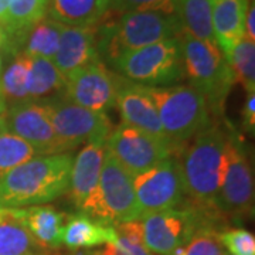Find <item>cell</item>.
I'll return each instance as SVG.
<instances>
[{
	"mask_svg": "<svg viewBox=\"0 0 255 255\" xmlns=\"http://www.w3.org/2000/svg\"><path fill=\"white\" fill-rule=\"evenodd\" d=\"M71 153L37 156L0 179V209H24L55 200L68 190Z\"/></svg>",
	"mask_w": 255,
	"mask_h": 255,
	"instance_id": "6da1fadb",
	"label": "cell"
},
{
	"mask_svg": "<svg viewBox=\"0 0 255 255\" xmlns=\"http://www.w3.org/2000/svg\"><path fill=\"white\" fill-rule=\"evenodd\" d=\"M228 135L220 127L209 125L183 153L182 170L184 194L200 209H217L226 166Z\"/></svg>",
	"mask_w": 255,
	"mask_h": 255,
	"instance_id": "7a4b0ae2",
	"label": "cell"
},
{
	"mask_svg": "<svg viewBox=\"0 0 255 255\" xmlns=\"http://www.w3.org/2000/svg\"><path fill=\"white\" fill-rule=\"evenodd\" d=\"M182 33L177 14L159 11H133L98 21V53L107 61L150 46L176 38Z\"/></svg>",
	"mask_w": 255,
	"mask_h": 255,
	"instance_id": "3957f363",
	"label": "cell"
},
{
	"mask_svg": "<svg viewBox=\"0 0 255 255\" xmlns=\"http://www.w3.org/2000/svg\"><path fill=\"white\" fill-rule=\"evenodd\" d=\"M145 91L157 111L164 135L177 152L210 125L209 104L193 85L145 87Z\"/></svg>",
	"mask_w": 255,
	"mask_h": 255,
	"instance_id": "277c9868",
	"label": "cell"
},
{
	"mask_svg": "<svg viewBox=\"0 0 255 255\" xmlns=\"http://www.w3.org/2000/svg\"><path fill=\"white\" fill-rule=\"evenodd\" d=\"M184 77L204 95L210 112L221 114L231 84L233 71L217 44L199 40L182 31L179 37Z\"/></svg>",
	"mask_w": 255,
	"mask_h": 255,
	"instance_id": "5b68a950",
	"label": "cell"
},
{
	"mask_svg": "<svg viewBox=\"0 0 255 255\" xmlns=\"http://www.w3.org/2000/svg\"><path fill=\"white\" fill-rule=\"evenodd\" d=\"M82 210L91 219L107 226L140 220L133 176L111 155L107 147L98 186Z\"/></svg>",
	"mask_w": 255,
	"mask_h": 255,
	"instance_id": "8992f818",
	"label": "cell"
},
{
	"mask_svg": "<svg viewBox=\"0 0 255 255\" xmlns=\"http://www.w3.org/2000/svg\"><path fill=\"white\" fill-rule=\"evenodd\" d=\"M112 65L125 80L145 87H170L184 78L177 37L121 55Z\"/></svg>",
	"mask_w": 255,
	"mask_h": 255,
	"instance_id": "52a82bcc",
	"label": "cell"
},
{
	"mask_svg": "<svg viewBox=\"0 0 255 255\" xmlns=\"http://www.w3.org/2000/svg\"><path fill=\"white\" fill-rule=\"evenodd\" d=\"M43 104L47 107L55 135L67 152L84 142L110 136L112 124L105 112L87 110L57 97L48 98Z\"/></svg>",
	"mask_w": 255,
	"mask_h": 255,
	"instance_id": "ba28073f",
	"label": "cell"
},
{
	"mask_svg": "<svg viewBox=\"0 0 255 255\" xmlns=\"http://www.w3.org/2000/svg\"><path fill=\"white\" fill-rule=\"evenodd\" d=\"M133 189L140 220L153 213L177 209L186 197L180 163L173 157L164 159L143 173L136 174Z\"/></svg>",
	"mask_w": 255,
	"mask_h": 255,
	"instance_id": "9c48e42d",
	"label": "cell"
},
{
	"mask_svg": "<svg viewBox=\"0 0 255 255\" xmlns=\"http://www.w3.org/2000/svg\"><path fill=\"white\" fill-rule=\"evenodd\" d=\"M107 150L133 177L177 152L170 142L160 140L124 124L112 128L107 139Z\"/></svg>",
	"mask_w": 255,
	"mask_h": 255,
	"instance_id": "30bf717a",
	"label": "cell"
},
{
	"mask_svg": "<svg viewBox=\"0 0 255 255\" xmlns=\"http://www.w3.org/2000/svg\"><path fill=\"white\" fill-rule=\"evenodd\" d=\"M200 211L170 209L145 217L142 220V230L146 248L159 255L173 254L197 231L206 228L201 224L204 209Z\"/></svg>",
	"mask_w": 255,
	"mask_h": 255,
	"instance_id": "8fae6325",
	"label": "cell"
},
{
	"mask_svg": "<svg viewBox=\"0 0 255 255\" xmlns=\"http://www.w3.org/2000/svg\"><path fill=\"white\" fill-rule=\"evenodd\" d=\"M3 128L26 140L38 156L67 153L55 135L47 107L43 102L26 101L10 105L3 118Z\"/></svg>",
	"mask_w": 255,
	"mask_h": 255,
	"instance_id": "7c38bea8",
	"label": "cell"
},
{
	"mask_svg": "<svg viewBox=\"0 0 255 255\" xmlns=\"http://www.w3.org/2000/svg\"><path fill=\"white\" fill-rule=\"evenodd\" d=\"M122 77L97 61L65 78L64 98L87 110L105 112L115 105Z\"/></svg>",
	"mask_w": 255,
	"mask_h": 255,
	"instance_id": "4fadbf2b",
	"label": "cell"
},
{
	"mask_svg": "<svg viewBox=\"0 0 255 255\" xmlns=\"http://www.w3.org/2000/svg\"><path fill=\"white\" fill-rule=\"evenodd\" d=\"M217 207L233 214H250L254 209V179L246 149L236 135H228L226 166Z\"/></svg>",
	"mask_w": 255,
	"mask_h": 255,
	"instance_id": "5bb4252c",
	"label": "cell"
},
{
	"mask_svg": "<svg viewBox=\"0 0 255 255\" xmlns=\"http://www.w3.org/2000/svg\"><path fill=\"white\" fill-rule=\"evenodd\" d=\"M101 61L98 53V24L63 26L60 44L53 63L64 78L92 63Z\"/></svg>",
	"mask_w": 255,
	"mask_h": 255,
	"instance_id": "9a60e30c",
	"label": "cell"
},
{
	"mask_svg": "<svg viewBox=\"0 0 255 255\" xmlns=\"http://www.w3.org/2000/svg\"><path fill=\"white\" fill-rule=\"evenodd\" d=\"M115 105L118 107L124 125L135 128L147 135L169 142L162 129L155 105L150 97L146 94L145 85L129 81L122 77L117 92Z\"/></svg>",
	"mask_w": 255,
	"mask_h": 255,
	"instance_id": "2e32d148",
	"label": "cell"
},
{
	"mask_svg": "<svg viewBox=\"0 0 255 255\" xmlns=\"http://www.w3.org/2000/svg\"><path fill=\"white\" fill-rule=\"evenodd\" d=\"M105 147L107 139L90 140L77 155L75 160H73L68 193L71 201L78 209H82L85 201L91 197L98 186Z\"/></svg>",
	"mask_w": 255,
	"mask_h": 255,
	"instance_id": "e0dca14e",
	"label": "cell"
},
{
	"mask_svg": "<svg viewBox=\"0 0 255 255\" xmlns=\"http://www.w3.org/2000/svg\"><path fill=\"white\" fill-rule=\"evenodd\" d=\"M250 0H211V21L216 43L227 58L246 34Z\"/></svg>",
	"mask_w": 255,
	"mask_h": 255,
	"instance_id": "ac0fdd59",
	"label": "cell"
},
{
	"mask_svg": "<svg viewBox=\"0 0 255 255\" xmlns=\"http://www.w3.org/2000/svg\"><path fill=\"white\" fill-rule=\"evenodd\" d=\"M47 0H9L7 24L4 33L9 50L14 54L21 53L24 38L36 23L46 17Z\"/></svg>",
	"mask_w": 255,
	"mask_h": 255,
	"instance_id": "d6986e66",
	"label": "cell"
},
{
	"mask_svg": "<svg viewBox=\"0 0 255 255\" xmlns=\"http://www.w3.org/2000/svg\"><path fill=\"white\" fill-rule=\"evenodd\" d=\"M20 214L37 247L57 248L63 244V213L51 206H30L20 209Z\"/></svg>",
	"mask_w": 255,
	"mask_h": 255,
	"instance_id": "ffe728a7",
	"label": "cell"
},
{
	"mask_svg": "<svg viewBox=\"0 0 255 255\" xmlns=\"http://www.w3.org/2000/svg\"><path fill=\"white\" fill-rule=\"evenodd\" d=\"M117 236L114 226L102 224L84 214L71 216L64 224L63 244L71 248H91L111 243Z\"/></svg>",
	"mask_w": 255,
	"mask_h": 255,
	"instance_id": "44dd1931",
	"label": "cell"
},
{
	"mask_svg": "<svg viewBox=\"0 0 255 255\" xmlns=\"http://www.w3.org/2000/svg\"><path fill=\"white\" fill-rule=\"evenodd\" d=\"M36 247L20 209H0V255H34Z\"/></svg>",
	"mask_w": 255,
	"mask_h": 255,
	"instance_id": "7402d4cb",
	"label": "cell"
},
{
	"mask_svg": "<svg viewBox=\"0 0 255 255\" xmlns=\"http://www.w3.org/2000/svg\"><path fill=\"white\" fill-rule=\"evenodd\" d=\"M176 13L182 31L207 43H216L211 21V0H177Z\"/></svg>",
	"mask_w": 255,
	"mask_h": 255,
	"instance_id": "603a6c76",
	"label": "cell"
},
{
	"mask_svg": "<svg viewBox=\"0 0 255 255\" xmlns=\"http://www.w3.org/2000/svg\"><path fill=\"white\" fill-rule=\"evenodd\" d=\"M30 58V70H28L27 91L28 98L40 100L47 98L57 92L64 91L65 78L51 60L28 57Z\"/></svg>",
	"mask_w": 255,
	"mask_h": 255,
	"instance_id": "cb8c5ba5",
	"label": "cell"
},
{
	"mask_svg": "<svg viewBox=\"0 0 255 255\" xmlns=\"http://www.w3.org/2000/svg\"><path fill=\"white\" fill-rule=\"evenodd\" d=\"M61 27L63 24H60L51 17L41 18L30 28L24 38V50L21 53L28 57L47 58L53 61L60 44Z\"/></svg>",
	"mask_w": 255,
	"mask_h": 255,
	"instance_id": "d4e9b609",
	"label": "cell"
},
{
	"mask_svg": "<svg viewBox=\"0 0 255 255\" xmlns=\"http://www.w3.org/2000/svg\"><path fill=\"white\" fill-rule=\"evenodd\" d=\"M100 0H51L50 16L63 26H91L100 21Z\"/></svg>",
	"mask_w": 255,
	"mask_h": 255,
	"instance_id": "484cf974",
	"label": "cell"
},
{
	"mask_svg": "<svg viewBox=\"0 0 255 255\" xmlns=\"http://www.w3.org/2000/svg\"><path fill=\"white\" fill-rule=\"evenodd\" d=\"M30 58L24 53L16 54L13 63L7 67L4 74L0 77V92L7 104L10 105L30 101L28 98L27 84Z\"/></svg>",
	"mask_w": 255,
	"mask_h": 255,
	"instance_id": "4316f807",
	"label": "cell"
},
{
	"mask_svg": "<svg viewBox=\"0 0 255 255\" xmlns=\"http://www.w3.org/2000/svg\"><path fill=\"white\" fill-rule=\"evenodd\" d=\"M234 80L238 81L247 92H255V43L250 37L240 40L227 58Z\"/></svg>",
	"mask_w": 255,
	"mask_h": 255,
	"instance_id": "83f0119b",
	"label": "cell"
},
{
	"mask_svg": "<svg viewBox=\"0 0 255 255\" xmlns=\"http://www.w3.org/2000/svg\"><path fill=\"white\" fill-rule=\"evenodd\" d=\"M37 156L36 150L26 140L0 127V179Z\"/></svg>",
	"mask_w": 255,
	"mask_h": 255,
	"instance_id": "f1b7e54d",
	"label": "cell"
},
{
	"mask_svg": "<svg viewBox=\"0 0 255 255\" xmlns=\"http://www.w3.org/2000/svg\"><path fill=\"white\" fill-rule=\"evenodd\" d=\"M176 1L177 0H107L100 21L133 11H159L164 14H177Z\"/></svg>",
	"mask_w": 255,
	"mask_h": 255,
	"instance_id": "f546056e",
	"label": "cell"
},
{
	"mask_svg": "<svg viewBox=\"0 0 255 255\" xmlns=\"http://www.w3.org/2000/svg\"><path fill=\"white\" fill-rule=\"evenodd\" d=\"M172 255H226V253L223 251L219 236L210 228H203Z\"/></svg>",
	"mask_w": 255,
	"mask_h": 255,
	"instance_id": "4dcf8cb0",
	"label": "cell"
},
{
	"mask_svg": "<svg viewBox=\"0 0 255 255\" xmlns=\"http://www.w3.org/2000/svg\"><path fill=\"white\" fill-rule=\"evenodd\" d=\"M221 246H224L231 255H255L254 236L243 228H233L219 236Z\"/></svg>",
	"mask_w": 255,
	"mask_h": 255,
	"instance_id": "1f68e13d",
	"label": "cell"
},
{
	"mask_svg": "<svg viewBox=\"0 0 255 255\" xmlns=\"http://www.w3.org/2000/svg\"><path fill=\"white\" fill-rule=\"evenodd\" d=\"M92 255H150V251L143 241H133L117 233L111 243H107L101 251H95Z\"/></svg>",
	"mask_w": 255,
	"mask_h": 255,
	"instance_id": "d6a6232c",
	"label": "cell"
},
{
	"mask_svg": "<svg viewBox=\"0 0 255 255\" xmlns=\"http://www.w3.org/2000/svg\"><path fill=\"white\" fill-rule=\"evenodd\" d=\"M255 92H247V101L243 111V124L247 130L254 132L255 128Z\"/></svg>",
	"mask_w": 255,
	"mask_h": 255,
	"instance_id": "836d02e7",
	"label": "cell"
},
{
	"mask_svg": "<svg viewBox=\"0 0 255 255\" xmlns=\"http://www.w3.org/2000/svg\"><path fill=\"white\" fill-rule=\"evenodd\" d=\"M246 36L255 40V1L250 0L246 14Z\"/></svg>",
	"mask_w": 255,
	"mask_h": 255,
	"instance_id": "e575fe53",
	"label": "cell"
},
{
	"mask_svg": "<svg viewBox=\"0 0 255 255\" xmlns=\"http://www.w3.org/2000/svg\"><path fill=\"white\" fill-rule=\"evenodd\" d=\"M7 11H9V0H0V26L3 30L7 24Z\"/></svg>",
	"mask_w": 255,
	"mask_h": 255,
	"instance_id": "d590c367",
	"label": "cell"
},
{
	"mask_svg": "<svg viewBox=\"0 0 255 255\" xmlns=\"http://www.w3.org/2000/svg\"><path fill=\"white\" fill-rule=\"evenodd\" d=\"M6 46H7V37L4 30L0 26V48H6Z\"/></svg>",
	"mask_w": 255,
	"mask_h": 255,
	"instance_id": "8d00e7d4",
	"label": "cell"
},
{
	"mask_svg": "<svg viewBox=\"0 0 255 255\" xmlns=\"http://www.w3.org/2000/svg\"><path fill=\"white\" fill-rule=\"evenodd\" d=\"M0 75H1V57H0Z\"/></svg>",
	"mask_w": 255,
	"mask_h": 255,
	"instance_id": "74e56055",
	"label": "cell"
},
{
	"mask_svg": "<svg viewBox=\"0 0 255 255\" xmlns=\"http://www.w3.org/2000/svg\"><path fill=\"white\" fill-rule=\"evenodd\" d=\"M226 255H231V254H226Z\"/></svg>",
	"mask_w": 255,
	"mask_h": 255,
	"instance_id": "f35d334b",
	"label": "cell"
},
{
	"mask_svg": "<svg viewBox=\"0 0 255 255\" xmlns=\"http://www.w3.org/2000/svg\"><path fill=\"white\" fill-rule=\"evenodd\" d=\"M34 255H38V254H34Z\"/></svg>",
	"mask_w": 255,
	"mask_h": 255,
	"instance_id": "ab89813d",
	"label": "cell"
}]
</instances>
